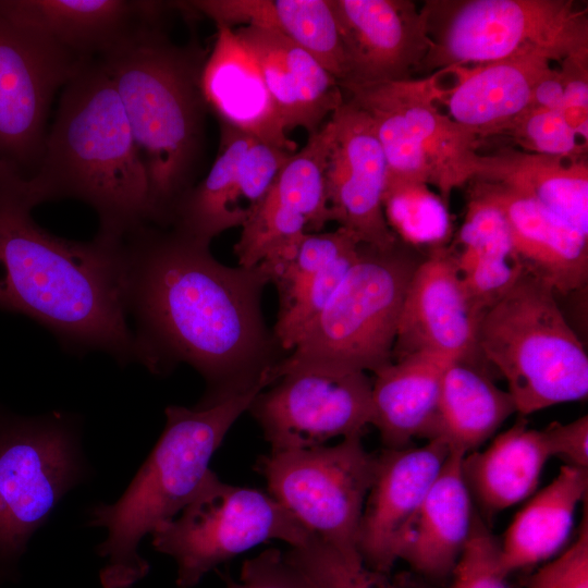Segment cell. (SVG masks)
<instances>
[{"mask_svg": "<svg viewBox=\"0 0 588 588\" xmlns=\"http://www.w3.org/2000/svg\"><path fill=\"white\" fill-rule=\"evenodd\" d=\"M122 283L135 362L161 376L192 366L206 383L197 406L272 383L282 358L261 311V264L222 265L208 243L144 223L122 240Z\"/></svg>", "mask_w": 588, "mask_h": 588, "instance_id": "obj_1", "label": "cell"}, {"mask_svg": "<svg viewBox=\"0 0 588 588\" xmlns=\"http://www.w3.org/2000/svg\"><path fill=\"white\" fill-rule=\"evenodd\" d=\"M28 176L0 160V309L23 314L69 351L135 362L123 299L122 241L59 237L33 219Z\"/></svg>", "mask_w": 588, "mask_h": 588, "instance_id": "obj_2", "label": "cell"}, {"mask_svg": "<svg viewBox=\"0 0 588 588\" xmlns=\"http://www.w3.org/2000/svg\"><path fill=\"white\" fill-rule=\"evenodd\" d=\"M40 205L76 199L91 207L97 238L120 242L148 223V182L103 62L93 59L61 89L36 172L27 177Z\"/></svg>", "mask_w": 588, "mask_h": 588, "instance_id": "obj_3", "label": "cell"}, {"mask_svg": "<svg viewBox=\"0 0 588 588\" xmlns=\"http://www.w3.org/2000/svg\"><path fill=\"white\" fill-rule=\"evenodd\" d=\"M206 53L172 42L161 24L99 58L123 106L148 182V223L166 228L192 188L207 107Z\"/></svg>", "mask_w": 588, "mask_h": 588, "instance_id": "obj_4", "label": "cell"}, {"mask_svg": "<svg viewBox=\"0 0 588 588\" xmlns=\"http://www.w3.org/2000/svg\"><path fill=\"white\" fill-rule=\"evenodd\" d=\"M264 389L210 406L166 408L163 431L123 494L88 511L87 525L107 532L96 547L106 559L99 572L102 588H131L147 576L149 563L138 552L142 539L194 498L225 434Z\"/></svg>", "mask_w": 588, "mask_h": 588, "instance_id": "obj_5", "label": "cell"}, {"mask_svg": "<svg viewBox=\"0 0 588 588\" xmlns=\"http://www.w3.org/2000/svg\"><path fill=\"white\" fill-rule=\"evenodd\" d=\"M421 259L401 240L385 249L360 244L326 307L272 367V383L299 369L376 373L392 363L403 302Z\"/></svg>", "mask_w": 588, "mask_h": 588, "instance_id": "obj_6", "label": "cell"}, {"mask_svg": "<svg viewBox=\"0 0 588 588\" xmlns=\"http://www.w3.org/2000/svg\"><path fill=\"white\" fill-rule=\"evenodd\" d=\"M555 295L524 272L478 321V351L504 377L522 416L588 395V357Z\"/></svg>", "mask_w": 588, "mask_h": 588, "instance_id": "obj_7", "label": "cell"}, {"mask_svg": "<svg viewBox=\"0 0 588 588\" xmlns=\"http://www.w3.org/2000/svg\"><path fill=\"white\" fill-rule=\"evenodd\" d=\"M430 50L418 73L524 54L553 62L588 52L587 11L572 0H428Z\"/></svg>", "mask_w": 588, "mask_h": 588, "instance_id": "obj_8", "label": "cell"}, {"mask_svg": "<svg viewBox=\"0 0 588 588\" xmlns=\"http://www.w3.org/2000/svg\"><path fill=\"white\" fill-rule=\"evenodd\" d=\"M89 477L78 417L22 416L0 406V584L20 576L33 535Z\"/></svg>", "mask_w": 588, "mask_h": 588, "instance_id": "obj_9", "label": "cell"}, {"mask_svg": "<svg viewBox=\"0 0 588 588\" xmlns=\"http://www.w3.org/2000/svg\"><path fill=\"white\" fill-rule=\"evenodd\" d=\"M309 532L272 495L223 482L211 470L194 498L150 534L154 549L176 564L177 588H193L220 564L278 539L291 548Z\"/></svg>", "mask_w": 588, "mask_h": 588, "instance_id": "obj_10", "label": "cell"}, {"mask_svg": "<svg viewBox=\"0 0 588 588\" xmlns=\"http://www.w3.org/2000/svg\"><path fill=\"white\" fill-rule=\"evenodd\" d=\"M376 468L377 455L366 451L362 436L334 445L271 451L257 465L269 494L315 537L345 554H359L358 529Z\"/></svg>", "mask_w": 588, "mask_h": 588, "instance_id": "obj_11", "label": "cell"}, {"mask_svg": "<svg viewBox=\"0 0 588 588\" xmlns=\"http://www.w3.org/2000/svg\"><path fill=\"white\" fill-rule=\"evenodd\" d=\"M269 387L247 411L271 451L310 449L336 437L363 436L373 422L372 382L366 372L299 369Z\"/></svg>", "mask_w": 588, "mask_h": 588, "instance_id": "obj_12", "label": "cell"}, {"mask_svg": "<svg viewBox=\"0 0 588 588\" xmlns=\"http://www.w3.org/2000/svg\"><path fill=\"white\" fill-rule=\"evenodd\" d=\"M87 61L0 15V160L32 176L56 94Z\"/></svg>", "mask_w": 588, "mask_h": 588, "instance_id": "obj_13", "label": "cell"}, {"mask_svg": "<svg viewBox=\"0 0 588 588\" xmlns=\"http://www.w3.org/2000/svg\"><path fill=\"white\" fill-rule=\"evenodd\" d=\"M293 154L221 122L217 158L206 177L179 201L170 225L208 244L242 226Z\"/></svg>", "mask_w": 588, "mask_h": 588, "instance_id": "obj_14", "label": "cell"}, {"mask_svg": "<svg viewBox=\"0 0 588 588\" xmlns=\"http://www.w3.org/2000/svg\"><path fill=\"white\" fill-rule=\"evenodd\" d=\"M331 119L334 128L326 168L331 221L359 244L390 248L400 238L384 213L387 163L373 124L346 98Z\"/></svg>", "mask_w": 588, "mask_h": 588, "instance_id": "obj_15", "label": "cell"}, {"mask_svg": "<svg viewBox=\"0 0 588 588\" xmlns=\"http://www.w3.org/2000/svg\"><path fill=\"white\" fill-rule=\"evenodd\" d=\"M475 311L451 248L434 247L416 267L402 306L393 360L429 354L446 360L476 362Z\"/></svg>", "mask_w": 588, "mask_h": 588, "instance_id": "obj_16", "label": "cell"}, {"mask_svg": "<svg viewBox=\"0 0 588 588\" xmlns=\"http://www.w3.org/2000/svg\"><path fill=\"white\" fill-rule=\"evenodd\" d=\"M346 62L340 86L414 78L430 50L420 7L412 0H330Z\"/></svg>", "mask_w": 588, "mask_h": 588, "instance_id": "obj_17", "label": "cell"}, {"mask_svg": "<svg viewBox=\"0 0 588 588\" xmlns=\"http://www.w3.org/2000/svg\"><path fill=\"white\" fill-rule=\"evenodd\" d=\"M440 439L377 455L375 479L360 518L357 550L370 569L389 574L409 526L450 454Z\"/></svg>", "mask_w": 588, "mask_h": 588, "instance_id": "obj_18", "label": "cell"}, {"mask_svg": "<svg viewBox=\"0 0 588 588\" xmlns=\"http://www.w3.org/2000/svg\"><path fill=\"white\" fill-rule=\"evenodd\" d=\"M170 7L143 0H0V15L89 61L161 24Z\"/></svg>", "mask_w": 588, "mask_h": 588, "instance_id": "obj_19", "label": "cell"}, {"mask_svg": "<svg viewBox=\"0 0 588 588\" xmlns=\"http://www.w3.org/2000/svg\"><path fill=\"white\" fill-rule=\"evenodd\" d=\"M469 194L505 218L514 252L531 277L566 295L587 286L588 237L534 199L500 183L473 180Z\"/></svg>", "mask_w": 588, "mask_h": 588, "instance_id": "obj_20", "label": "cell"}, {"mask_svg": "<svg viewBox=\"0 0 588 588\" xmlns=\"http://www.w3.org/2000/svg\"><path fill=\"white\" fill-rule=\"evenodd\" d=\"M233 32L255 60L286 133L299 127L310 135L343 105L339 81L305 49L270 29Z\"/></svg>", "mask_w": 588, "mask_h": 588, "instance_id": "obj_21", "label": "cell"}, {"mask_svg": "<svg viewBox=\"0 0 588 588\" xmlns=\"http://www.w3.org/2000/svg\"><path fill=\"white\" fill-rule=\"evenodd\" d=\"M541 54L517 56L480 65L444 70L456 74L448 89L440 86L438 101L449 117L480 138L501 135L506 126L530 108L537 83L553 68Z\"/></svg>", "mask_w": 588, "mask_h": 588, "instance_id": "obj_22", "label": "cell"}, {"mask_svg": "<svg viewBox=\"0 0 588 588\" xmlns=\"http://www.w3.org/2000/svg\"><path fill=\"white\" fill-rule=\"evenodd\" d=\"M200 87L222 123L295 152L296 143L287 136L255 60L233 29L217 28Z\"/></svg>", "mask_w": 588, "mask_h": 588, "instance_id": "obj_23", "label": "cell"}, {"mask_svg": "<svg viewBox=\"0 0 588 588\" xmlns=\"http://www.w3.org/2000/svg\"><path fill=\"white\" fill-rule=\"evenodd\" d=\"M383 83L418 144L428 168L429 185L438 188L446 205L453 189L477 176L480 137L438 108V72Z\"/></svg>", "mask_w": 588, "mask_h": 588, "instance_id": "obj_24", "label": "cell"}, {"mask_svg": "<svg viewBox=\"0 0 588 588\" xmlns=\"http://www.w3.org/2000/svg\"><path fill=\"white\" fill-rule=\"evenodd\" d=\"M464 455L450 452L400 550L399 560L431 580L452 575L471 531L475 514L462 471Z\"/></svg>", "mask_w": 588, "mask_h": 588, "instance_id": "obj_25", "label": "cell"}, {"mask_svg": "<svg viewBox=\"0 0 588 588\" xmlns=\"http://www.w3.org/2000/svg\"><path fill=\"white\" fill-rule=\"evenodd\" d=\"M192 13L207 16L217 28L254 26L277 32L314 56L341 84L346 62L330 0H194Z\"/></svg>", "mask_w": 588, "mask_h": 588, "instance_id": "obj_26", "label": "cell"}, {"mask_svg": "<svg viewBox=\"0 0 588 588\" xmlns=\"http://www.w3.org/2000/svg\"><path fill=\"white\" fill-rule=\"evenodd\" d=\"M451 363L412 354L378 370L372 382L373 422L387 449L409 446L433 437L443 371Z\"/></svg>", "mask_w": 588, "mask_h": 588, "instance_id": "obj_27", "label": "cell"}, {"mask_svg": "<svg viewBox=\"0 0 588 588\" xmlns=\"http://www.w3.org/2000/svg\"><path fill=\"white\" fill-rule=\"evenodd\" d=\"M550 457L542 431L520 418L486 450L465 454L462 471L470 495L493 515L534 493Z\"/></svg>", "mask_w": 588, "mask_h": 588, "instance_id": "obj_28", "label": "cell"}, {"mask_svg": "<svg viewBox=\"0 0 588 588\" xmlns=\"http://www.w3.org/2000/svg\"><path fill=\"white\" fill-rule=\"evenodd\" d=\"M587 490L588 469L563 465L520 509L499 543V563L506 576L548 560L565 544Z\"/></svg>", "mask_w": 588, "mask_h": 588, "instance_id": "obj_29", "label": "cell"}, {"mask_svg": "<svg viewBox=\"0 0 588 588\" xmlns=\"http://www.w3.org/2000/svg\"><path fill=\"white\" fill-rule=\"evenodd\" d=\"M477 180L534 199L588 237V163L504 148L481 154ZM474 179V180H475Z\"/></svg>", "mask_w": 588, "mask_h": 588, "instance_id": "obj_30", "label": "cell"}, {"mask_svg": "<svg viewBox=\"0 0 588 588\" xmlns=\"http://www.w3.org/2000/svg\"><path fill=\"white\" fill-rule=\"evenodd\" d=\"M452 249L458 274L475 311L502 298L525 272L512 245L502 212L469 194L467 210Z\"/></svg>", "mask_w": 588, "mask_h": 588, "instance_id": "obj_31", "label": "cell"}, {"mask_svg": "<svg viewBox=\"0 0 588 588\" xmlns=\"http://www.w3.org/2000/svg\"><path fill=\"white\" fill-rule=\"evenodd\" d=\"M475 363L453 360L445 367L432 437L463 454L477 449L516 413L510 393Z\"/></svg>", "mask_w": 588, "mask_h": 588, "instance_id": "obj_32", "label": "cell"}, {"mask_svg": "<svg viewBox=\"0 0 588 588\" xmlns=\"http://www.w3.org/2000/svg\"><path fill=\"white\" fill-rule=\"evenodd\" d=\"M331 117L282 167L264 200L303 218L308 232L331 221L326 193V168L333 136Z\"/></svg>", "mask_w": 588, "mask_h": 588, "instance_id": "obj_33", "label": "cell"}, {"mask_svg": "<svg viewBox=\"0 0 588 588\" xmlns=\"http://www.w3.org/2000/svg\"><path fill=\"white\" fill-rule=\"evenodd\" d=\"M358 250L359 246L279 292L280 311L272 332L281 350H293L305 329L322 311L356 261Z\"/></svg>", "mask_w": 588, "mask_h": 588, "instance_id": "obj_34", "label": "cell"}, {"mask_svg": "<svg viewBox=\"0 0 588 588\" xmlns=\"http://www.w3.org/2000/svg\"><path fill=\"white\" fill-rule=\"evenodd\" d=\"M317 588H420L403 579L390 580L367 567L359 554H345L313 536L284 552Z\"/></svg>", "mask_w": 588, "mask_h": 588, "instance_id": "obj_35", "label": "cell"}, {"mask_svg": "<svg viewBox=\"0 0 588 588\" xmlns=\"http://www.w3.org/2000/svg\"><path fill=\"white\" fill-rule=\"evenodd\" d=\"M428 186H405L384 196L388 224L411 247L444 246L450 232L446 205Z\"/></svg>", "mask_w": 588, "mask_h": 588, "instance_id": "obj_36", "label": "cell"}, {"mask_svg": "<svg viewBox=\"0 0 588 588\" xmlns=\"http://www.w3.org/2000/svg\"><path fill=\"white\" fill-rule=\"evenodd\" d=\"M501 135L511 136L527 152L580 160L583 142L558 110L530 107L513 120Z\"/></svg>", "mask_w": 588, "mask_h": 588, "instance_id": "obj_37", "label": "cell"}, {"mask_svg": "<svg viewBox=\"0 0 588 588\" xmlns=\"http://www.w3.org/2000/svg\"><path fill=\"white\" fill-rule=\"evenodd\" d=\"M451 576L446 588H507V576L499 563V542L477 514Z\"/></svg>", "mask_w": 588, "mask_h": 588, "instance_id": "obj_38", "label": "cell"}, {"mask_svg": "<svg viewBox=\"0 0 588 588\" xmlns=\"http://www.w3.org/2000/svg\"><path fill=\"white\" fill-rule=\"evenodd\" d=\"M576 540L559 556L537 569L527 588H588L587 510Z\"/></svg>", "mask_w": 588, "mask_h": 588, "instance_id": "obj_39", "label": "cell"}, {"mask_svg": "<svg viewBox=\"0 0 588 588\" xmlns=\"http://www.w3.org/2000/svg\"><path fill=\"white\" fill-rule=\"evenodd\" d=\"M226 588H317L286 558L284 552L271 548L244 562L238 580L229 581Z\"/></svg>", "mask_w": 588, "mask_h": 588, "instance_id": "obj_40", "label": "cell"}, {"mask_svg": "<svg viewBox=\"0 0 588 588\" xmlns=\"http://www.w3.org/2000/svg\"><path fill=\"white\" fill-rule=\"evenodd\" d=\"M564 82L561 114L587 144L588 142V52L571 56L559 66Z\"/></svg>", "mask_w": 588, "mask_h": 588, "instance_id": "obj_41", "label": "cell"}, {"mask_svg": "<svg viewBox=\"0 0 588 588\" xmlns=\"http://www.w3.org/2000/svg\"><path fill=\"white\" fill-rule=\"evenodd\" d=\"M551 457L558 456L569 465L588 468V416L567 424L553 421L541 430Z\"/></svg>", "mask_w": 588, "mask_h": 588, "instance_id": "obj_42", "label": "cell"}, {"mask_svg": "<svg viewBox=\"0 0 588 588\" xmlns=\"http://www.w3.org/2000/svg\"><path fill=\"white\" fill-rule=\"evenodd\" d=\"M564 95L563 76L559 68H552L536 85L530 107L560 111Z\"/></svg>", "mask_w": 588, "mask_h": 588, "instance_id": "obj_43", "label": "cell"}]
</instances>
